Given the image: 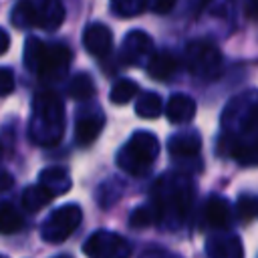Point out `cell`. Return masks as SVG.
Segmentation results:
<instances>
[{
  "instance_id": "14",
  "label": "cell",
  "mask_w": 258,
  "mask_h": 258,
  "mask_svg": "<svg viewBox=\"0 0 258 258\" xmlns=\"http://www.w3.org/2000/svg\"><path fill=\"white\" fill-rule=\"evenodd\" d=\"M64 20V8L60 0L36 2V26L44 30H56Z\"/></svg>"
},
{
  "instance_id": "23",
  "label": "cell",
  "mask_w": 258,
  "mask_h": 258,
  "mask_svg": "<svg viewBox=\"0 0 258 258\" xmlns=\"http://www.w3.org/2000/svg\"><path fill=\"white\" fill-rule=\"evenodd\" d=\"M69 95L77 101H87L95 95V83L87 73H79L69 83Z\"/></svg>"
},
{
  "instance_id": "16",
  "label": "cell",
  "mask_w": 258,
  "mask_h": 258,
  "mask_svg": "<svg viewBox=\"0 0 258 258\" xmlns=\"http://www.w3.org/2000/svg\"><path fill=\"white\" fill-rule=\"evenodd\" d=\"M177 71V58L169 50H157L151 52L147 58V73L155 81H167Z\"/></svg>"
},
{
  "instance_id": "31",
  "label": "cell",
  "mask_w": 258,
  "mask_h": 258,
  "mask_svg": "<svg viewBox=\"0 0 258 258\" xmlns=\"http://www.w3.org/2000/svg\"><path fill=\"white\" fill-rule=\"evenodd\" d=\"M10 48V36L4 28H0V54H4Z\"/></svg>"
},
{
  "instance_id": "3",
  "label": "cell",
  "mask_w": 258,
  "mask_h": 258,
  "mask_svg": "<svg viewBox=\"0 0 258 258\" xmlns=\"http://www.w3.org/2000/svg\"><path fill=\"white\" fill-rule=\"evenodd\" d=\"M71 48L58 42L44 44L40 38L30 36L24 42V67L44 83L60 79L71 64Z\"/></svg>"
},
{
  "instance_id": "19",
  "label": "cell",
  "mask_w": 258,
  "mask_h": 258,
  "mask_svg": "<svg viewBox=\"0 0 258 258\" xmlns=\"http://www.w3.org/2000/svg\"><path fill=\"white\" fill-rule=\"evenodd\" d=\"M54 198L42 187V185H28L24 191H22V206L28 210V212H38L42 210L44 206H48Z\"/></svg>"
},
{
  "instance_id": "13",
  "label": "cell",
  "mask_w": 258,
  "mask_h": 258,
  "mask_svg": "<svg viewBox=\"0 0 258 258\" xmlns=\"http://www.w3.org/2000/svg\"><path fill=\"white\" fill-rule=\"evenodd\" d=\"M163 111H165V117L171 123L183 125V123L191 121V117L196 115V101L191 97H187V95L177 93V95H171L169 97V101H167V105H165Z\"/></svg>"
},
{
  "instance_id": "21",
  "label": "cell",
  "mask_w": 258,
  "mask_h": 258,
  "mask_svg": "<svg viewBox=\"0 0 258 258\" xmlns=\"http://www.w3.org/2000/svg\"><path fill=\"white\" fill-rule=\"evenodd\" d=\"M12 22L18 28H32L36 26V2L34 0H20L12 10Z\"/></svg>"
},
{
  "instance_id": "27",
  "label": "cell",
  "mask_w": 258,
  "mask_h": 258,
  "mask_svg": "<svg viewBox=\"0 0 258 258\" xmlns=\"http://www.w3.org/2000/svg\"><path fill=\"white\" fill-rule=\"evenodd\" d=\"M157 220H155V212L151 210V206H139L129 214V224L133 228H137V230L139 228H147V226H151Z\"/></svg>"
},
{
  "instance_id": "7",
  "label": "cell",
  "mask_w": 258,
  "mask_h": 258,
  "mask_svg": "<svg viewBox=\"0 0 258 258\" xmlns=\"http://www.w3.org/2000/svg\"><path fill=\"white\" fill-rule=\"evenodd\" d=\"M83 252L89 258H131V244L115 232L97 230L85 240Z\"/></svg>"
},
{
  "instance_id": "12",
  "label": "cell",
  "mask_w": 258,
  "mask_h": 258,
  "mask_svg": "<svg viewBox=\"0 0 258 258\" xmlns=\"http://www.w3.org/2000/svg\"><path fill=\"white\" fill-rule=\"evenodd\" d=\"M204 222L216 230L228 228L232 222V212H230L228 202L220 196H212L204 206Z\"/></svg>"
},
{
  "instance_id": "15",
  "label": "cell",
  "mask_w": 258,
  "mask_h": 258,
  "mask_svg": "<svg viewBox=\"0 0 258 258\" xmlns=\"http://www.w3.org/2000/svg\"><path fill=\"white\" fill-rule=\"evenodd\" d=\"M105 125V117L103 113H89L79 117V121L75 123V139L79 145H91L99 133L103 131Z\"/></svg>"
},
{
  "instance_id": "29",
  "label": "cell",
  "mask_w": 258,
  "mask_h": 258,
  "mask_svg": "<svg viewBox=\"0 0 258 258\" xmlns=\"http://www.w3.org/2000/svg\"><path fill=\"white\" fill-rule=\"evenodd\" d=\"M175 2H177V0H149L147 6H149L155 14H167V12H171V8L175 6Z\"/></svg>"
},
{
  "instance_id": "5",
  "label": "cell",
  "mask_w": 258,
  "mask_h": 258,
  "mask_svg": "<svg viewBox=\"0 0 258 258\" xmlns=\"http://www.w3.org/2000/svg\"><path fill=\"white\" fill-rule=\"evenodd\" d=\"M185 67L200 79H216L222 73V52L210 40H191L183 52Z\"/></svg>"
},
{
  "instance_id": "24",
  "label": "cell",
  "mask_w": 258,
  "mask_h": 258,
  "mask_svg": "<svg viewBox=\"0 0 258 258\" xmlns=\"http://www.w3.org/2000/svg\"><path fill=\"white\" fill-rule=\"evenodd\" d=\"M137 83L135 81H131V79H119L115 85H113V89H111V93H109V99H111V103H115V105H125V103H129L135 95H137Z\"/></svg>"
},
{
  "instance_id": "34",
  "label": "cell",
  "mask_w": 258,
  "mask_h": 258,
  "mask_svg": "<svg viewBox=\"0 0 258 258\" xmlns=\"http://www.w3.org/2000/svg\"><path fill=\"white\" fill-rule=\"evenodd\" d=\"M0 258H8V256H4V254H0Z\"/></svg>"
},
{
  "instance_id": "20",
  "label": "cell",
  "mask_w": 258,
  "mask_h": 258,
  "mask_svg": "<svg viewBox=\"0 0 258 258\" xmlns=\"http://www.w3.org/2000/svg\"><path fill=\"white\" fill-rule=\"evenodd\" d=\"M228 155L234 161H238L240 165H254L256 163V145H254V141H248V139H234L230 143Z\"/></svg>"
},
{
  "instance_id": "8",
  "label": "cell",
  "mask_w": 258,
  "mask_h": 258,
  "mask_svg": "<svg viewBox=\"0 0 258 258\" xmlns=\"http://www.w3.org/2000/svg\"><path fill=\"white\" fill-rule=\"evenodd\" d=\"M153 52V40L143 30H131L121 44V60L125 64H143Z\"/></svg>"
},
{
  "instance_id": "33",
  "label": "cell",
  "mask_w": 258,
  "mask_h": 258,
  "mask_svg": "<svg viewBox=\"0 0 258 258\" xmlns=\"http://www.w3.org/2000/svg\"><path fill=\"white\" fill-rule=\"evenodd\" d=\"M0 159H2V143H0Z\"/></svg>"
},
{
  "instance_id": "10",
  "label": "cell",
  "mask_w": 258,
  "mask_h": 258,
  "mask_svg": "<svg viewBox=\"0 0 258 258\" xmlns=\"http://www.w3.org/2000/svg\"><path fill=\"white\" fill-rule=\"evenodd\" d=\"M208 258H244V248L234 234H216L206 242Z\"/></svg>"
},
{
  "instance_id": "22",
  "label": "cell",
  "mask_w": 258,
  "mask_h": 258,
  "mask_svg": "<svg viewBox=\"0 0 258 258\" xmlns=\"http://www.w3.org/2000/svg\"><path fill=\"white\" fill-rule=\"evenodd\" d=\"M22 226L24 220L20 212L8 202H0V234H14L22 230Z\"/></svg>"
},
{
  "instance_id": "25",
  "label": "cell",
  "mask_w": 258,
  "mask_h": 258,
  "mask_svg": "<svg viewBox=\"0 0 258 258\" xmlns=\"http://www.w3.org/2000/svg\"><path fill=\"white\" fill-rule=\"evenodd\" d=\"M149 0H111L113 10L119 16H137L147 8Z\"/></svg>"
},
{
  "instance_id": "32",
  "label": "cell",
  "mask_w": 258,
  "mask_h": 258,
  "mask_svg": "<svg viewBox=\"0 0 258 258\" xmlns=\"http://www.w3.org/2000/svg\"><path fill=\"white\" fill-rule=\"evenodd\" d=\"M54 258H73V256H69V254H60V256H54Z\"/></svg>"
},
{
  "instance_id": "28",
  "label": "cell",
  "mask_w": 258,
  "mask_h": 258,
  "mask_svg": "<svg viewBox=\"0 0 258 258\" xmlns=\"http://www.w3.org/2000/svg\"><path fill=\"white\" fill-rule=\"evenodd\" d=\"M14 91V75L10 69L0 67V97H6Z\"/></svg>"
},
{
  "instance_id": "18",
  "label": "cell",
  "mask_w": 258,
  "mask_h": 258,
  "mask_svg": "<svg viewBox=\"0 0 258 258\" xmlns=\"http://www.w3.org/2000/svg\"><path fill=\"white\" fill-rule=\"evenodd\" d=\"M135 113L141 119H155L163 113V103L157 93H143L135 103Z\"/></svg>"
},
{
  "instance_id": "9",
  "label": "cell",
  "mask_w": 258,
  "mask_h": 258,
  "mask_svg": "<svg viewBox=\"0 0 258 258\" xmlns=\"http://www.w3.org/2000/svg\"><path fill=\"white\" fill-rule=\"evenodd\" d=\"M83 44L89 54L101 58V56L109 54V50L113 46V32L109 30V26H105L101 22H93L83 32Z\"/></svg>"
},
{
  "instance_id": "17",
  "label": "cell",
  "mask_w": 258,
  "mask_h": 258,
  "mask_svg": "<svg viewBox=\"0 0 258 258\" xmlns=\"http://www.w3.org/2000/svg\"><path fill=\"white\" fill-rule=\"evenodd\" d=\"M200 149H202V139L198 133H179L167 141V151L171 153V157H177V159L196 157Z\"/></svg>"
},
{
  "instance_id": "4",
  "label": "cell",
  "mask_w": 258,
  "mask_h": 258,
  "mask_svg": "<svg viewBox=\"0 0 258 258\" xmlns=\"http://www.w3.org/2000/svg\"><path fill=\"white\" fill-rule=\"evenodd\" d=\"M159 153V141L153 133L149 131H137L129 141L119 149L117 153V165L135 177H141L149 171L153 161L157 159Z\"/></svg>"
},
{
  "instance_id": "30",
  "label": "cell",
  "mask_w": 258,
  "mask_h": 258,
  "mask_svg": "<svg viewBox=\"0 0 258 258\" xmlns=\"http://www.w3.org/2000/svg\"><path fill=\"white\" fill-rule=\"evenodd\" d=\"M12 183H14V177H12L6 169H2V167H0V191L10 189V187H12Z\"/></svg>"
},
{
  "instance_id": "2",
  "label": "cell",
  "mask_w": 258,
  "mask_h": 258,
  "mask_svg": "<svg viewBox=\"0 0 258 258\" xmlns=\"http://www.w3.org/2000/svg\"><path fill=\"white\" fill-rule=\"evenodd\" d=\"M64 133V107L58 95L50 89L38 91L32 103L30 139L36 145L52 147L60 141Z\"/></svg>"
},
{
  "instance_id": "6",
  "label": "cell",
  "mask_w": 258,
  "mask_h": 258,
  "mask_svg": "<svg viewBox=\"0 0 258 258\" xmlns=\"http://www.w3.org/2000/svg\"><path fill=\"white\" fill-rule=\"evenodd\" d=\"M83 210L77 204H67L58 210H54L40 226V238L48 244H60L64 242L81 224Z\"/></svg>"
},
{
  "instance_id": "1",
  "label": "cell",
  "mask_w": 258,
  "mask_h": 258,
  "mask_svg": "<svg viewBox=\"0 0 258 258\" xmlns=\"http://www.w3.org/2000/svg\"><path fill=\"white\" fill-rule=\"evenodd\" d=\"M151 200V210L155 212L157 222H169L171 226H179L191 206L194 187L183 175H165L155 181Z\"/></svg>"
},
{
  "instance_id": "26",
  "label": "cell",
  "mask_w": 258,
  "mask_h": 258,
  "mask_svg": "<svg viewBox=\"0 0 258 258\" xmlns=\"http://www.w3.org/2000/svg\"><path fill=\"white\" fill-rule=\"evenodd\" d=\"M236 214H238L240 222H244V224L252 222L256 216V198L252 194H242L236 204Z\"/></svg>"
},
{
  "instance_id": "11",
  "label": "cell",
  "mask_w": 258,
  "mask_h": 258,
  "mask_svg": "<svg viewBox=\"0 0 258 258\" xmlns=\"http://www.w3.org/2000/svg\"><path fill=\"white\" fill-rule=\"evenodd\" d=\"M38 185H42L52 198H58L62 194H67L73 185L71 175L67 169L62 167H46L38 173Z\"/></svg>"
}]
</instances>
